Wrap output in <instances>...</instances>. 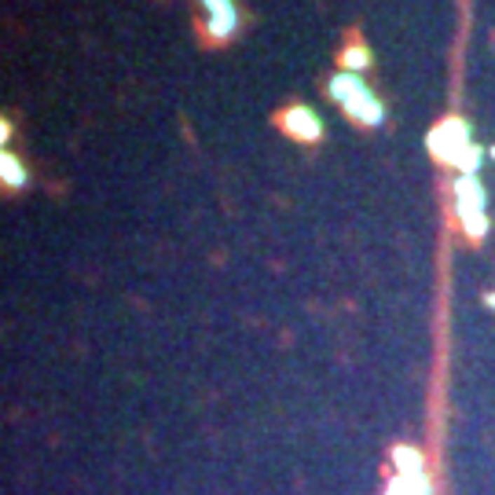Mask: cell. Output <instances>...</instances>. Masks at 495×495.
<instances>
[{
  "mask_svg": "<svg viewBox=\"0 0 495 495\" xmlns=\"http://www.w3.org/2000/svg\"><path fill=\"white\" fill-rule=\"evenodd\" d=\"M330 92H334V100H341V103H345V110H348V114H353L356 121H363V125H378V121H381V107H378V100H374L371 92H367V85L360 81L356 74L334 77Z\"/></svg>",
  "mask_w": 495,
  "mask_h": 495,
  "instance_id": "cell-2",
  "label": "cell"
},
{
  "mask_svg": "<svg viewBox=\"0 0 495 495\" xmlns=\"http://www.w3.org/2000/svg\"><path fill=\"white\" fill-rule=\"evenodd\" d=\"M283 125H286V133L297 136V140H319V118L312 114V110H305V107L286 110Z\"/></svg>",
  "mask_w": 495,
  "mask_h": 495,
  "instance_id": "cell-3",
  "label": "cell"
},
{
  "mask_svg": "<svg viewBox=\"0 0 495 495\" xmlns=\"http://www.w3.org/2000/svg\"><path fill=\"white\" fill-rule=\"evenodd\" d=\"M429 151H433L440 162L466 169V177H473L477 162H481V151L470 143V129L462 118H448L444 125H437L433 136H429Z\"/></svg>",
  "mask_w": 495,
  "mask_h": 495,
  "instance_id": "cell-1",
  "label": "cell"
},
{
  "mask_svg": "<svg viewBox=\"0 0 495 495\" xmlns=\"http://www.w3.org/2000/svg\"><path fill=\"white\" fill-rule=\"evenodd\" d=\"M491 154H495V151H491Z\"/></svg>",
  "mask_w": 495,
  "mask_h": 495,
  "instance_id": "cell-11",
  "label": "cell"
},
{
  "mask_svg": "<svg viewBox=\"0 0 495 495\" xmlns=\"http://www.w3.org/2000/svg\"><path fill=\"white\" fill-rule=\"evenodd\" d=\"M393 491H400V495H433V484H429V477L414 473V477H400V481L393 484Z\"/></svg>",
  "mask_w": 495,
  "mask_h": 495,
  "instance_id": "cell-6",
  "label": "cell"
},
{
  "mask_svg": "<svg viewBox=\"0 0 495 495\" xmlns=\"http://www.w3.org/2000/svg\"><path fill=\"white\" fill-rule=\"evenodd\" d=\"M393 459L400 462L404 477H414V473H422V455H419V452H411V448H396V452H393Z\"/></svg>",
  "mask_w": 495,
  "mask_h": 495,
  "instance_id": "cell-7",
  "label": "cell"
},
{
  "mask_svg": "<svg viewBox=\"0 0 495 495\" xmlns=\"http://www.w3.org/2000/svg\"><path fill=\"white\" fill-rule=\"evenodd\" d=\"M4 180L15 184V187H22V184H26V172H22V165L15 162L11 154H4Z\"/></svg>",
  "mask_w": 495,
  "mask_h": 495,
  "instance_id": "cell-8",
  "label": "cell"
},
{
  "mask_svg": "<svg viewBox=\"0 0 495 495\" xmlns=\"http://www.w3.org/2000/svg\"><path fill=\"white\" fill-rule=\"evenodd\" d=\"M462 224H466L470 235H484L488 231V217L484 213H470V217H462Z\"/></svg>",
  "mask_w": 495,
  "mask_h": 495,
  "instance_id": "cell-9",
  "label": "cell"
},
{
  "mask_svg": "<svg viewBox=\"0 0 495 495\" xmlns=\"http://www.w3.org/2000/svg\"><path fill=\"white\" fill-rule=\"evenodd\" d=\"M205 8H210V26H213V37H228L235 22H238V15L231 8V0H202Z\"/></svg>",
  "mask_w": 495,
  "mask_h": 495,
  "instance_id": "cell-5",
  "label": "cell"
},
{
  "mask_svg": "<svg viewBox=\"0 0 495 495\" xmlns=\"http://www.w3.org/2000/svg\"><path fill=\"white\" fill-rule=\"evenodd\" d=\"M455 195H459V217L484 213V187L477 184L473 177H462V180L455 184Z\"/></svg>",
  "mask_w": 495,
  "mask_h": 495,
  "instance_id": "cell-4",
  "label": "cell"
},
{
  "mask_svg": "<svg viewBox=\"0 0 495 495\" xmlns=\"http://www.w3.org/2000/svg\"><path fill=\"white\" fill-rule=\"evenodd\" d=\"M367 62H371V55H367V52H360V48H348V52H345V67L360 70V67H367Z\"/></svg>",
  "mask_w": 495,
  "mask_h": 495,
  "instance_id": "cell-10",
  "label": "cell"
}]
</instances>
